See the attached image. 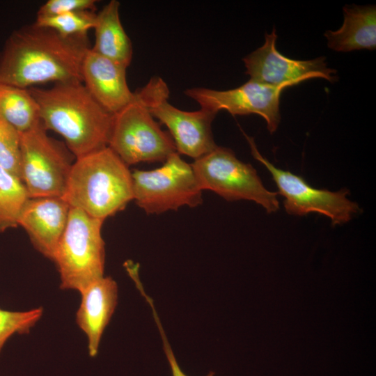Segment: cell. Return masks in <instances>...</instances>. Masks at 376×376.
<instances>
[{"instance_id":"1","label":"cell","mask_w":376,"mask_h":376,"mask_svg":"<svg viewBox=\"0 0 376 376\" xmlns=\"http://www.w3.org/2000/svg\"><path fill=\"white\" fill-rule=\"evenodd\" d=\"M88 36L64 37L36 26L15 31L0 56V84L29 88L48 82L81 81Z\"/></svg>"},{"instance_id":"17","label":"cell","mask_w":376,"mask_h":376,"mask_svg":"<svg viewBox=\"0 0 376 376\" xmlns=\"http://www.w3.org/2000/svg\"><path fill=\"white\" fill-rule=\"evenodd\" d=\"M120 3L110 1L97 13L94 26L95 43L91 49L97 54L127 68L132 58V42L119 15Z\"/></svg>"},{"instance_id":"16","label":"cell","mask_w":376,"mask_h":376,"mask_svg":"<svg viewBox=\"0 0 376 376\" xmlns=\"http://www.w3.org/2000/svg\"><path fill=\"white\" fill-rule=\"evenodd\" d=\"M344 21L336 31L324 33L328 47L336 52L359 49L373 50L376 47L375 6H353L343 8Z\"/></svg>"},{"instance_id":"3","label":"cell","mask_w":376,"mask_h":376,"mask_svg":"<svg viewBox=\"0 0 376 376\" xmlns=\"http://www.w3.org/2000/svg\"><path fill=\"white\" fill-rule=\"evenodd\" d=\"M62 198L103 220L133 200L132 171L109 146L76 158Z\"/></svg>"},{"instance_id":"10","label":"cell","mask_w":376,"mask_h":376,"mask_svg":"<svg viewBox=\"0 0 376 376\" xmlns=\"http://www.w3.org/2000/svg\"><path fill=\"white\" fill-rule=\"evenodd\" d=\"M246 136L252 155L269 171L279 194L284 198V207L288 214L304 216L317 212L329 217L336 226L348 222L360 210L358 204L347 197L346 189L331 191L311 186L303 178L276 167L260 153L253 139Z\"/></svg>"},{"instance_id":"4","label":"cell","mask_w":376,"mask_h":376,"mask_svg":"<svg viewBox=\"0 0 376 376\" xmlns=\"http://www.w3.org/2000/svg\"><path fill=\"white\" fill-rule=\"evenodd\" d=\"M103 222L70 207L65 228L52 259L59 273L62 290L79 292L91 282L104 276Z\"/></svg>"},{"instance_id":"18","label":"cell","mask_w":376,"mask_h":376,"mask_svg":"<svg viewBox=\"0 0 376 376\" xmlns=\"http://www.w3.org/2000/svg\"><path fill=\"white\" fill-rule=\"evenodd\" d=\"M0 117L19 133L40 121L38 104L29 88L0 84Z\"/></svg>"},{"instance_id":"6","label":"cell","mask_w":376,"mask_h":376,"mask_svg":"<svg viewBox=\"0 0 376 376\" xmlns=\"http://www.w3.org/2000/svg\"><path fill=\"white\" fill-rule=\"evenodd\" d=\"M191 166L202 190L212 191L227 201H252L268 213L279 209L276 193L267 189L256 169L228 148L217 146L194 159Z\"/></svg>"},{"instance_id":"23","label":"cell","mask_w":376,"mask_h":376,"mask_svg":"<svg viewBox=\"0 0 376 376\" xmlns=\"http://www.w3.org/2000/svg\"><path fill=\"white\" fill-rule=\"evenodd\" d=\"M94 0H49L38 10L37 17H51L68 13L95 10Z\"/></svg>"},{"instance_id":"19","label":"cell","mask_w":376,"mask_h":376,"mask_svg":"<svg viewBox=\"0 0 376 376\" xmlns=\"http://www.w3.org/2000/svg\"><path fill=\"white\" fill-rule=\"evenodd\" d=\"M29 198L23 182L0 167V233L18 226L19 213Z\"/></svg>"},{"instance_id":"20","label":"cell","mask_w":376,"mask_h":376,"mask_svg":"<svg viewBox=\"0 0 376 376\" xmlns=\"http://www.w3.org/2000/svg\"><path fill=\"white\" fill-rule=\"evenodd\" d=\"M97 13L93 10L68 13L51 17H37L35 24L52 29L64 37L87 35L93 29Z\"/></svg>"},{"instance_id":"14","label":"cell","mask_w":376,"mask_h":376,"mask_svg":"<svg viewBox=\"0 0 376 376\" xmlns=\"http://www.w3.org/2000/svg\"><path fill=\"white\" fill-rule=\"evenodd\" d=\"M127 68L104 57L90 48L81 65L82 83L93 98L114 114L130 104L135 92L129 88Z\"/></svg>"},{"instance_id":"24","label":"cell","mask_w":376,"mask_h":376,"mask_svg":"<svg viewBox=\"0 0 376 376\" xmlns=\"http://www.w3.org/2000/svg\"><path fill=\"white\" fill-rule=\"evenodd\" d=\"M146 301L148 303L152 309L153 318L155 320L159 334L162 336L164 351L168 360L172 376H188L182 371L175 357L155 308L153 299L151 297H148ZM214 372H210L206 376H214Z\"/></svg>"},{"instance_id":"7","label":"cell","mask_w":376,"mask_h":376,"mask_svg":"<svg viewBox=\"0 0 376 376\" xmlns=\"http://www.w3.org/2000/svg\"><path fill=\"white\" fill-rule=\"evenodd\" d=\"M40 122L20 134L21 179L29 198L62 197L75 157Z\"/></svg>"},{"instance_id":"2","label":"cell","mask_w":376,"mask_h":376,"mask_svg":"<svg viewBox=\"0 0 376 376\" xmlns=\"http://www.w3.org/2000/svg\"><path fill=\"white\" fill-rule=\"evenodd\" d=\"M44 127L59 134L75 158L108 146L113 114L105 110L81 81L29 88Z\"/></svg>"},{"instance_id":"5","label":"cell","mask_w":376,"mask_h":376,"mask_svg":"<svg viewBox=\"0 0 376 376\" xmlns=\"http://www.w3.org/2000/svg\"><path fill=\"white\" fill-rule=\"evenodd\" d=\"M133 200L147 214L202 203V189L191 166L177 152L152 170L132 171Z\"/></svg>"},{"instance_id":"13","label":"cell","mask_w":376,"mask_h":376,"mask_svg":"<svg viewBox=\"0 0 376 376\" xmlns=\"http://www.w3.org/2000/svg\"><path fill=\"white\" fill-rule=\"evenodd\" d=\"M70 206L57 196L29 198L17 225L27 233L34 248L52 260L65 228Z\"/></svg>"},{"instance_id":"11","label":"cell","mask_w":376,"mask_h":376,"mask_svg":"<svg viewBox=\"0 0 376 376\" xmlns=\"http://www.w3.org/2000/svg\"><path fill=\"white\" fill-rule=\"evenodd\" d=\"M290 84L271 86L249 79L245 84L226 91L194 87L185 91L201 109L214 113L226 110L230 114H258L267 123L271 134L277 129L280 120V96Z\"/></svg>"},{"instance_id":"15","label":"cell","mask_w":376,"mask_h":376,"mask_svg":"<svg viewBox=\"0 0 376 376\" xmlns=\"http://www.w3.org/2000/svg\"><path fill=\"white\" fill-rule=\"evenodd\" d=\"M76 322L88 339L90 357L97 353L104 331L118 304V285L111 276H102L81 292Z\"/></svg>"},{"instance_id":"21","label":"cell","mask_w":376,"mask_h":376,"mask_svg":"<svg viewBox=\"0 0 376 376\" xmlns=\"http://www.w3.org/2000/svg\"><path fill=\"white\" fill-rule=\"evenodd\" d=\"M42 307L27 311H10L0 308V354L6 341L14 334H26L42 316Z\"/></svg>"},{"instance_id":"8","label":"cell","mask_w":376,"mask_h":376,"mask_svg":"<svg viewBox=\"0 0 376 376\" xmlns=\"http://www.w3.org/2000/svg\"><path fill=\"white\" fill-rule=\"evenodd\" d=\"M108 146L127 166L164 162L176 152L171 135L161 128L136 92L130 104L113 114Z\"/></svg>"},{"instance_id":"9","label":"cell","mask_w":376,"mask_h":376,"mask_svg":"<svg viewBox=\"0 0 376 376\" xmlns=\"http://www.w3.org/2000/svg\"><path fill=\"white\" fill-rule=\"evenodd\" d=\"M136 93L151 115L168 128L178 154L196 159L217 146L211 127L217 114L201 108L187 111L174 107L161 77H152Z\"/></svg>"},{"instance_id":"22","label":"cell","mask_w":376,"mask_h":376,"mask_svg":"<svg viewBox=\"0 0 376 376\" xmlns=\"http://www.w3.org/2000/svg\"><path fill=\"white\" fill-rule=\"evenodd\" d=\"M0 167L22 180L20 134L1 117Z\"/></svg>"},{"instance_id":"12","label":"cell","mask_w":376,"mask_h":376,"mask_svg":"<svg viewBox=\"0 0 376 376\" xmlns=\"http://www.w3.org/2000/svg\"><path fill=\"white\" fill-rule=\"evenodd\" d=\"M265 38L263 46L243 58L250 79L275 86L285 84L294 86L313 78L337 81L336 70L327 67L324 57L301 61L281 54L276 47L275 28L271 33H266Z\"/></svg>"}]
</instances>
